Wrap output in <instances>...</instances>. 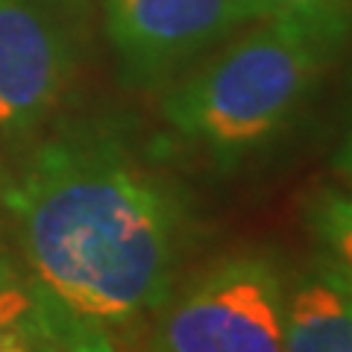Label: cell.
<instances>
[{"mask_svg":"<svg viewBox=\"0 0 352 352\" xmlns=\"http://www.w3.org/2000/svg\"><path fill=\"white\" fill-rule=\"evenodd\" d=\"M261 18H279L308 30L338 53L352 36V0H256Z\"/></svg>","mask_w":352,"mask_h":352,"instance_id":"obj_7","label":"cell"},{"mask_svg":"<svg viewBox=\"0 0 352 352\" xmlns=\"http://www.w3.org/2000/svg\"><path fill=\"white\" fill-rule=\"evenodd\" d=\"M308 226L326 256L352 273V191H317L308 203Z\"/></svg>","mask_w":352,"mask_h":352,"instance_id":"obj_9","label":"cell"},{"mask_svg":"<svg viewBox=\"0 0 352 352\" xmlns=\"http://www.w3.org/2000/svg\"><path fill=\"white\" fill-rule=\"evenodd\" d=\"M3 206L36 288L103 329L156 314L194 244L179 182L109 120L41 138L9 176Z\"/></svg>","mask_w":352,"mask_h":352,"instance_id":"obj_1","label":"cell"},{"mask_svg":"<svg viewBox=\"0 0 352 352\" xmlns=\"http://www.w3.org/2000/svg\"><path fill=\"white\" fill-rule=\"evenodd\" d=\"M335 56L338 50L308 30L261 18L182 76L162 100V115L217 168H235L294 126Z\"/></svg>","mask_w":352,"mask_h":352,"instance_id":"obj_2","label":"cell"},{"mask_svg":"<svg viewBox=\"0 0 352 352\" xmlns=\"http://www.w3.org/2000/svg\"><path fill=\"white\" fill-rule=\"evenodd\" d=\"M338 170L352 182V129L346 132L344 144H340V150H338Z\"/></svg>","mask_w":352,"mask_h":352,"instance_id":"obj_11","label":"cell"},{"mask_svg":"<svg viewBox=\"0 0 352 352\" xmlns=\"http://www.w3.org/2000/svg\"><path fill=\"white\" fill-rule=\"evenodd\" d=\"M74 71V32L53 0H0V138H30L59 106Z\"/></svg>","mask_w":352,"mask_h":352,"instance_id":"obj_5","label":"cell"},{"mask_svg":"<svg viewBox=\"0 0 352 352\" xmlns=\"http://www.w3.org/2000/svg\"><path fill=\"white\" fill-rule=\"evenodd\" d=\"M288 270L241 247L212 258L156 311L144 352H282Z\"/></svg>","mask_w":352,"mask_h":352,"instance_id":"obj_3","label":"cell"},{"mask_svg":"<svg viewBox=\"0 0 352 352\" xmlns=\"http://www.w3.org/2000/svg\"><path fill=\"white\" fill-rule=\"evenodd\" d=\"M282 352H352V273L326 252L288 273Z\"/></svg>","mask_w":352,"mask_h":352,"instance_id":"obj_6","label":"cell"},{"mask_svg":"<svg viewBox=\"0 0 352 352\" xmlns=\"http://www.w3.org/2000/svg\"><path fill=\"white\" fill-rule=\"evenodd\" d=\"M38 305V288L21 282H0V340L18 329Z\"/></svg>","mask_w":352,"mask_h":352,"instance_id":"obj_10","label":"cell"},{"mask_svg":"<svg viewBox=\"0 0 352 352\" xmlns=\"http://www.w3.org/2000/svg\"><path fill=\"white\" fill-rule=\"evenodd\" d=\"M36 352H115V344L109 340L103 326L65 311L41 294Z\"/></svg>","mask_w":352,"mask_h":352,"instance_id":"obj_8","label":"cell"},{"mask_svg":"<svg viewBox=\"0 0 352 352\" xmlns=\"http://www.w3.org/2000/svg\"><path fill=\"white\" fill-rule=\"evenodd\" d=\"M256 0H106V36L129 85H162L258 21Z\"/></svg>","mask_w":352,"mask_h":352,"instance_id":"obj_4","label":"cell"}]
</instances>
